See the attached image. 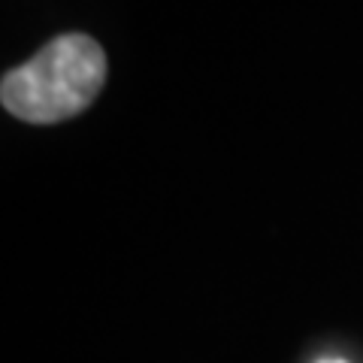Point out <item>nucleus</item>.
Listing matches in <instances>:
<instances>
[{"label":"nucleus","mask_w":363,"mask_h":363,"mask_svg":"<svg viewBox=\"0 0 363 363\" xmlns=\"http://www.w3.org/2000/svg\"><path fill=\"white\" fill-rule=\"evenodd\" d=\"M106 82V55L88 33H61L9 70L0 100L9 116L30 124H58L85 112Z\"/></svg>","instance_id":"1"},{"label":"nucleus","mask_w":363,"mask_h":363,"mask_svg":"<svg viewBox=\"0 0 363 363\" xmlns=\"http://www.w3.org/2000/svg\"><path fill=\"white\" fill-rule=\"evenodd\" d=\"M321 363H345V360H321Z\"/></svg>","instance_id":"2"}]
</instances>
